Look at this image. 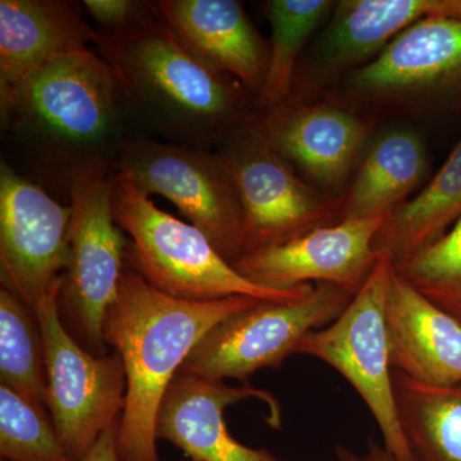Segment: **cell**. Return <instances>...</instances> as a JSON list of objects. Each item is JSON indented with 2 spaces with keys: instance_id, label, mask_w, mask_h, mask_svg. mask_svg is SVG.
I'll return each instance as SVG.
<instances>
[{
  "instance_id": "obj_1",
  "label": "cell",
  "mask_w": 461,
  "mask_h": 461,
  "mask_svg": "<svg viewBox=\"0 0 461 461\" xmlns=\"http://www.w3.org/2000/svg\"><path fill=\"white\" fill-rule=\"evenodd\" d=\"M0 118L36 175L67 195L83 176L114 175L124 145L138 136L114 69L90 48L0 93Z\"/></svg>"
},
{
  "instance_id": "obj_2",
  "label": "cell",
  "mask_w": 461,
  "mask_h": 461,
  "mask_svg": "<svg viewBox=\"0 0 461 461\" xmlns=\"http://www.w3.org/2000/svg\"><path fill=\"white\" fill-rule=\"evenodd\" d=\"M98 53L114 69L133 123L175 144L214 148L250 123L257 98L193 53L156 11L120 30L102 32Z\"/></svg>"
},
{
  "instance_id": "obj_3",
  "label": "cell",
  "mask_w": 461,
  "mask_h": 461,
  "mask_svg": "<svg viewBox=\"0 0 461 461\" xmlns=\"http://www.w3.org/2000/svg\"><path fill=\"white\" fill-rule=\"evenodd\" d=\"M263 300L186 302L151 287L129 266L104 320V342L122 359L126 403L118 427L121 461H160L157 418L193 348L220 321Z\"/></svg>"
},
{
  "instance_id": "obj_4",
  "label": "cell",
  "mask_w": 461,
  "mask_h": 461,
  "mask_svg": "<svg viewBox=\"0 0 461 461\" xmlns=\"http://www.w3.org/2000/svg\"><path fill=\"white\" fill-rule=\"evenodd\" d=\"M114 222L130 236L126 266L151 287L186 302L248 296L285 302L304 296L314 284L280 291L260 287L240 275L211 240L191 223L158 208L122 173L112 177Z\"/></svg>"
},
{
  "instance_id": "obj_5",
  "label": "cell",
  "mask_w": 461,
  "mask_h": 461,
  "mask_svg": "<svg viewBox=\"0 0 461 461\" xmlns=\"http://www.w3.org/2000/svg\"><path fill=\"white\" fill-rule=\"evenodd\" d=\"M323 100L375 122L461 109V21L420 18Z\"/></svg>"
},
{
  "instance_id": "obj_6",
  "label": "cell",
  "mask_w": 461,
  "mask_h": 461,
  "mask_svg": "<svg viewBox=\"0 0 461 461\" xmlns=\"http://www.w3.org/2000/svg\"><path fill=\"white\" fill-rule=\"evenodd\" d=\"M215 153L235 182L244 211V253L287 244L342 221V198L315 189L257 131L229 133Z\"/></svg>"
},
{
  "instance_id": "obj_7",
  "label": "cell",
  "mask_w": 461,
  "mask_h": 461,
  "mask_svg": "<svg viewBox=\"0 0 461 461\" xmlns=\"http://www.w3.org/2000/svg\"><path fill=\"white\" fill-rule=\"evenodd\" d=\"M393 266L378 258L348 308L297 346L306 355L336 369L357 391L381 430L384 446L396 461H417L403 435L393 393L386 303Z\"/></svg>"
},
{
  "instance_id": "obj_8",
  "label": "cell",
  "mask_w": 461,
  "mask_h": 461,
  "mask_svg": "<svg viewBox=\"0 0 461 461\" xmlns=\"http://www.w3.org/2000/svg\"><path fill=\"white\" fill-rule=\"evenodd\" d=\"M355 293L339 285L315 284L304 296L258 302L230 315L200 339L181 373L224 382L247 381L266 368H277L312 330L336 320Z\"/></svg>"
},
{
  "instance_id": "obj_9",
  "label": "cell",
  "mask_w": 461,
  "mask_h": 461,
  "mask_svg": "<svg viewBox=\"0 0 461 461\" xmlns=\"http://www.w3.org/2000/svg\"><path fill=\"white\" fill-rule=\"evenodd\" d=\"M115 172L145 195L168 199L230 264L242 257L241 200L214 150L138 135L124 145Z\"/></svg>"
},
{
  "instance_id": "obj_10",
  "label": "cell",
  "mask_w": 461,
  "mask_h": 461,
  "mask_svg": "<svg viewBox=\"0 0 461 461\" xmlns=\"http://www.w3.org/2000/svg\"><path fill=\"white\" fill-rule=\"evenodd\" d=\"M112 177L83 176L69 189L68 264L59 295L69 332L87 351L105 355L104 320L120 288L129 240L114 222Z\"/></svg>"
},
{
  "instance_id": "obj_11",
  "label": "cell",
  "mask_w": 461,
  "mask_h": 461,
  "mask_svg": "<svg viewBox=\"0 0 461 461\" xmlns=\"http://www.w3.org/2000/svg\"><path fill=\"white\" fill-rule=\"evenodd\" d=\"M58 297L33 308L47 364V408L72 460L80 461L100 435L120 420L126 403V373L117 353L95 355L67 330Z\"/></svg>"
},
{
  "instance_id": "obj_12",
  "label": "cell",
  "mask_w": 461,
  "mask_h": 461,
  "mask_svg": "<svg viewBox=\"0 0 461 461\" xmlns=\"http://www.w3.org/2000/svg\"><path fill=\"white\" fill-rule=\"evenodd\" d=\"M71 206L0 162V278L30 308L59 299L67 264Z\"/></svg>"
},
{
  "instance_id": "obj_13",
  "label": "cell",
  "mask_w": 461,
  "mask_h": 461,
  "mask_svg": "<svg viewBox=\"0 0 461 461\" xmlns=\"http://www.w3.org/2000/svg\"><path fill=\"white\" fill-rule=\"evenodd\" d=\"M253 124L312 186L342 198L377 122L327 100H286L258 111Z\"/></svg>"
},
{
  "instance_id": "obj_14",
  "label": "cell",
  "mask_w": 461,
  "mask_h": 461,
  "mask_svg": "<svg viewBox=\"0 0 461 461\" xmlns=\"http://www.w3.org/2000/svg\"><path fill=\"white\" fill-rule=\"evenodd\" d=\"M430 0H342L306 48L288 102L315 103L375 60L399 33L429 16Z\"/></svg>"
},
{
  "instance_id": "obj_15",
  "label": "cell",
  "mask_w": 461,
  "mask_h": 461,
  "mask_svg": "<svg viewBox=\"0 0 461 461\" xmlns=\"http://www.w3.org/2000/svg\"><path fill=\"white\" fill-rule=\"evenodd\" d=\"M384 220H344L287 244L245 254L232 266L247 280L271 290L324 282L357 294L377 263L373 242Z\"/></svg>"
},
{
  "instance_id": "obj_16",
  "label": "cell",
  "mask_w": 461,
  "mask_h": 461,
  "mask_svg": "<svg viewBox=\"0 0 461 461\" xmlns=\"http://www.w3.org/2000/svg\"><path fill=\"white\" fill-rule=\"evenodd\" d=\"M249 399L266 403L269 426L281 429V406L268 391L178 372L158 412L157 438L171 442L191 461H280L263 448L241 444L227 429L224 411Z\"/></svg>"
},
{
  "instance_id": "obj_17",
  "label": "cell",
  "mask_w": 461,
  "mask_h": 461,
  "mask_svg": "<svg viewBox=\"0 0 461 461\" xmlns=\"http://www.w3.org/2000/svg\"><path fill=\"white\" fill-rule=\"evenodd\" d=\"M157 14L195 56L256 98L266 83L269 42L236 0H159Z\"/></svg>"
},
{
  "instance_id": "obj_18",
  "label": "cell",
  "mask_w": 461,
  "mask_h": 461,
  "mask_svg": "<svg viewBox=\"0 0 461 461\" xmlns=\"http://www.w3.org/2000/svg\"><path fill=\"white\" fill-rule=\"evenodd\" d=\"M393 371L429 386L461 384V324L393 268L386 303Z\"/></svg>"
},
{
  "instance_id": "obj_19",
  "label": "cell",
  "mask_w": 461,
  "mask_h": 461,
  "mask_svg": "<svg viewBox=\"0 0 461 461\" xmlns=\"http://www.w3.org/2000/svg\"><path fill=\"white\" fill-rule=\"evenodd\" d=\"M77 5L63 0H0V93L58 58L95 44Z\"/></svg>"
},
{
  "instance_id": "obj_20",
  "label": "cell",
  "mask_w": 461,
  "mask_h": 461,
  "mask_svg": "<svg viewBox=\"0 0 461 461\" xmlns=\"http://www.w3.org/2000/svg\"><path fill=\"white\" fill-rule=\"evenodd\" d=\"M429 157L420 133L395 126L373 136L344 196L342 221L387 218L423 182Z\"/></svg>"
},
{
  "instance_id": "obj_21",
  "label": "cell",
  "mask_w": 461,
  "mask_h": 461,
  "mask_svg": "<svg viewBox=\"0 0 461 461\" xmlns=\"http://www.w3.org/2000/svg\"><path fill=\"white\" fill-rule=\"evenodd\" d=\"M461 218V139L423 190L388 215L375 235V256L399 266L441 239Z\"/></svg>"
},
{
  "instance_id": "obj_22",
  "label": "cell",
  "mask_w": 461,
  "mask_h": 461,
  "mask_svg": "<svg viewBox=\"0 0 461 461\" xmlns=\"http://www.w3.org/2000/svg\"><path fill=\"white\" fill-rule=\"evenodd\" d=\"M400 424L417 461H461V384L429 386L393 371Z\"/></svg>"
},
{
  "instance_id": "obj_23",
  "label": "cell",
  "mask_w": 461,
  "mask_h": 461,
  "mask_svg": "<svg viewBox=\"0 0 461 461\" xmlns=\"http://www.w3.org/2000/svg\"><path fill=\"white\" fill-rule=\"evenodd\" d=\"M335 5L330 0H271L264 5L272 38L266 83L257 98L258 111L290 98L297 66Z\"/></svg>"
},
{
  "instance_id": "obj_24",
  "label": "cell",
  "mask_w": 461,
  "mask_h": 461,
  "mask_svg": "<svg viewBox=\"0 0 461 461\" xmlns=\"http://www.w3.org/2000/svg\"><path fill=\"white\" fill-rule=\"evenodd\" d=\"M0 382L47 408V364L41 324L14 291L0 290ZM48 409V408H47Z\"/></svg>"
},
{
  "instance_id": "obj_25",
  "label": "cell",
  "mask_w": 461,
  "mask_h": 461,
  "mask_svg": "<svg viewBox=\"0 0 461 461\" xmlns=\"http://www.w3.org/2000/svg\"><path fill=\"white\" fill-rule=\"evenodd\" d=\"M0 456L7 461H75L47 408L0 386Z\"/></svg>"
},
{
  "instance_id": "obj_26",
  "label": "cell",
  "mask_w": 461,
  "mask_h": 461,
  "mask_svg": "<svg viewBox=\"0 0 461 461\" xmlns=\"http://www.w3.org/2000/svg\"><path fill=\"white\" fill-rule=\"evenodd\" d=\"M393 268L461 324V218L441 239Z\"/></svg>"
},
{
  "instance_id": "obj_27",
  "label": "cell",
  "mask_w": 461,
  "mask_h": 461,
  "mask_svg": "<svg viewBox=\"0 0 461 461\" xmlns=\"http://www.w3.org/2000/svg\"><path fill=\"white\" fill-rule=\"evenodd\" d=\"M157 2L144 0H85L83 7L102 32H120L156 11Z\"/></svg>"
},
{
  "instance_id": "obj_28",
  "label": "cell",
  "mask_w": 461,
  "mask_h": 461,
  "mask_svg": "<svg viewBox=\"0 0 461 461\" xmlns=\"http://www.w3.org/2000/svg\"><path fill=\"white\" fill-rule=\"evenodd\" d=\"M120 420L113 421L100 435L98 441L94 444L89 453L85 455L80 461H121L120 454H118V427H120Z\"/></svg>"
},
{
  "instance_id": "obj_29",
  "label": "cell",
  "mask_w": 461,
  "mask_h": 461,
  "mask_svg": "<svg viewBox=\"0 0 461 461\" xmlns=\"http://www.w3.org/2000/svg\"><path fill=\"white\" fill-rule=\"evenodd\" d=\"M335 454L338 461H396L384 446L373 441L369 442L366 453H357L344 445H338L335 447Z\"/></svg>"
},
{
  "instance_id": "obj_30",
  "label": "cell",
  "mask_w": 461,
  "mask_h": 461,
  "mask_svg": "<svg viewBox=\"0 0 461 461\" xmlns=\"http://www.w3.org/2000/svg\"><path fill=\"white\" fill-rule=\"evenodd\" d=\"M429 16L461 21V0H430Z\"/></svg>"
}]
</instances>
